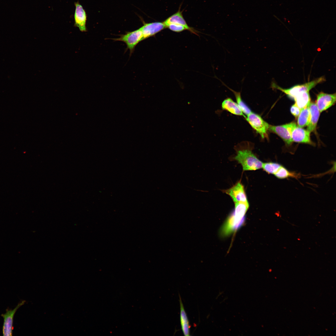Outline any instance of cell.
<instances>
[{"label": "cell", "instance_id": "obj_1", "mask_svg": "<svg viewBox=\"0 0 336 336\" xmlns=\"http://www.w3.org/2000/svg\"><path fill=\"white\" fill-rule=\"evenodd\" d=\"M253 144L248 141L240 142L235 147V160L241 164L244 170H256L262 168L263 163L253 152Z\"/></svg>", "mask_w": 336, "mask_h": 336}, {"label": "cell", "instance_id": "obj_2", "mask_svg": "<svg viewBox=\"0 0 336 336\" xmlns=\"http://www.w3.org/2000/svg\"><path fill=\"white\" fill-rule=\"evenodd\" d=\"M325 77L322 76L310 82L300 85H296L288 89H284L279 86L274 82H272L271 87L281 91L290 97L294 99L300 92L303 91H309L317 84L325 81Z\"/></svg>", "mask_w": 336, "mask_h": 336}, {"label": "cell", "instance_id": "obj_3", "mask_svg": "<svg viewBox=\"0 0 336 336\" xmlns=\"http://www.w3.org/2000/svg\"><path fill=\"white\" fill-rule=\"evenodd\" d=\"M245 119L252 128L262 139H268V131L269 124L259 114L251 112Z\"/></svg>", "mask_w": 336, "mask_h": 336}, {"label": "cell", "instance_id": "obj_4", "mask_svg": "<svg viewBox=\"0 0 336 336\" xmlns=\"http://www.w3.org/2000/svg\"><path fill=\"white\" fill-rule=\"evenodd\" d=\"M245 215L234 211L222 226L220 231L221 236H228L241 226L244 223Z\"/></svg>", "mask_w": 336, "mask_h": 336}, {"label": "cell", "instance_id": "obj_5", "mask_svg": "<svg viewBox=\"0 0 336 336\" xmlns=\"http://www.w3.org/2000/svg\"><path fill=\"white\" fill-rule=\"evenodd\" d=\"M115 41H121L125 43L127 49L130 51V54L134 51L136 46L143 40L142 31L141 28L126 33L117 38L112 39Z\"/></svg>", "mask_w": 336, "mask_h": 336}, {"label": "cell", "instance_id": "obj_6", "mask_svg": "<svg viewBox=\"0 0 336 336\" xmlns=\"http://www.w3.org/2000/svg\"><path fill=\"white\" fill-rule=\"evenodd\" d=\"M289 128L292 139L293 142L314 145L310 138V132L298 126L296 123L292 122L289 123Z\"/></svg>", "mask_w": 336, "mask_h": 336}, {"label": "cell", "instance_id": "obj_7", "mask_svg": "<svg viewBox=\"0 0 336 336\" xmlns=\"http://www.w3.org/2000/svg\"><path fill=\"white\" fill-rule=\"evenodd\" d=\"M25 302V301H22L19 303L13 309H7L5 313L1 315V316L4 319L2 329L3 336L12 335V331L13 329V323L14 315L18 309L23 305Z\"/></svg>", "mask_w": 336, "mask_h": 336}, {"label": "cell", "instance_id": "obj_8", "mask_svg": "<svg viewBox=\"0 0 336 336\" xmlns=\"http://www.w3.org/2000/svg\"><path fill=\"white\" fill-rule=\"evenodd\" d=\"M335 101V93L328 94L320 92L317 95L315 104L321 113L333 105Z\"/></svg>", "mask_w": 336, "mask_h": 336}, {"label": "cell", "instance_id": "obj_9", "mask_svg": "<svg viewBox=\"0 0 336 336\" xmlns=\"http://www.w3.org/2000/svg\"><path fill=\"white\" fill-rule=\"evenodd\" d=\"M224 192L231 197L234 203L248 202L244 186L240 182Z\"/></svg>", "mask_w": 336, "mask_h": 336}, {"label": "cell", "instance_id": "obj_10", "mask_svg": "<svg viewBox=\"0 0 336 336\" xmlns=\"http://www.w3.org/2000/svg\"><path fill=\"white\" fill-rule=\"evenodd\" d=\"M75 12L74 26L78 28L82 32H86L87 29L86 23L87 20V15L85 10L79 3L75 2Z\"/></svg>", "mask_w": 336, "mask_h": 336}, {"label": "cell", "instance_id": "obj_11", "mask_svg": "<svg viewBox=\"0 0 336 336\" xmlns=\"http://www.w3.org/2000/svg\"><path fill=\"white\" fill-rule=\"evenodd\" d=\"M269 131L278 135L287 145H291L293 142L290 133L289 123L277 126L269 125Z\"/></svg>", "mask_w": 336, "mask_h": 336}, {"label": "cell", "instance_id": "obj_12", "mask_svg": "<svg viewBox=\"0 0 336 336\" xmlns=\"http://www.w3.org/2000/svg\"><path fill=\"white\" fill-rule=\"evenodd\" d=\"M166 27L163 22H155L144 24L141 27L143 40L154 35Z\"/></svg>", "mask_w": 336, "mask_h": 336}, {"label": "cell", "instance_id": "obj_13", "mask_svg": "<svg viewBox=\"0 0 336 336\" xmlns=\"http://www.w3.org/2000/svg\"><path fill=\"white\" fill-rule=\"evenodd\" d=\"M309 108L310 112V119L307 126V129L310 132L315 131L320 115V112L315 103L310 102Z\"/></svg>", "mask_w": 336, "mask_h": 336}, {"label": "cell", "instance_id": "obj_14", "mask_svg": "<svg viewBox=\"0 0 336 336\" xmlns=\"http://www.w3.org/2000/svg\"><path fill=\"white\" fill-rule=\"evenodd\" d=\"M163 22L166 27L168 25L172 23L182 25L184 26L186 30L192 33L197 35L196 30L188 26L183 17L182 12L180 11L169 17Z\"/></svg>", "mask_w": 336, "mask_h": 336}, {"label": "cell", "instance_id": "obj_15", "mask_svg": "<svg viewBox=\"0 0 336 336\" xmlns=\"http://www.w3.org/2000/svg\"><path fill=\"white\" fill-rule=\"evenodd\" d=\"M222 109L231 114L238 116H242L245 118L246 116L242 112L237 103L230 98L225 99L222 104Z\"/></svg>", "mask_w": 336, "mask_h": 336}, {"label": "cell", "instance_id": "obj_16", "mask_svg": "<svg viewBox=\"0 0 336 336\" xmlns=\"http://www.w3.org/2000/svg\"><path fill=\"white\" fill-rule=\"evenodd\" d=\"M179 297L180 307V318L181 329L184 336H190V325L180 295Z\"/></svg>", "mask_w": 336, "mask_h": 336}, {"label": "cell", "instance_id": "obj_17", "mask_svg": "<svg viewBox=\"0 0 336 336\" xmlns=\"http://www.w3.org/2000/svg\"><path fill=\"white\" fill-rule=\"evenodd\" d=\"M293 99L295 104L301 110L308 106L311 102L309 91H303L300 92Z\"/></svg>", "mask_w": 336, "mask_h": 336}, {"label": "cell", "instance_id": "obj_18", "mask_svg": "<svg viewBox=\"0 0 336 336\" xmlns=\"http://www.w3.org/2000/svg\"><path fill=\"white\" fill-rule=\"evenodd\" d=\"M215 78L219 80L223 85L225 86L234 93L236 101V103L239 105L243 114L247 115L252 112L251 109L243 100L242 99L241 93L240 92L236 91L230 88L226 85L221 80L215 76Z\"/></svg>", "mask_w": 336, "mask_h": 336}, {"label": "cell", "instance_id": "obj_19", "mask_svg": "<svg viewBox=\"0 0 336 336\" xmlns=\"http://www.w3.org/2000/svg\"><path fill=\"white\" fill-rule=\"evenodd\" d=\"M310 112L309 105L301 110L297 119V126L303 128L307 126L309 123Z\"/></svg>", "mask_w": 336, "mask_h": 336}, {"label": "cell", "instance_id": "obj_20", "mask_svg": "<svg viewBox=\"0 0 336 336\" xmlns=\"http://www.w3.org/2000/svg\"><path fill=\"white\" fill-rule=\"evenodd\" d=\"M275 176L279 179H283L289 177L297 178L298 177L296 173L290 172L286 168L282 166L274 174Z\"/></svg>", "mask_w": 336, "mask_h": 336}, {"label": "cell", "instance_id": "obj_21", "mask_svg": "<svg viewBox=\"0 0 336 336\" xmlns=\"http://www.w3.org/2000/svg\"><path fill=\"white\" fill-rule=\"evenodd\" d=\"M282 165L274 162H267L263 163L262 168L269 174H274Z\"/></svg>", "mask_w": 336, "mask_h": 336}, {"label": "cell", "instance_id": "obj_22", "mask_svg": "<svg viewBox=\"0 0 336 336\" xmlns=\"http://www.w3.org/2000/svg\"><path fill=\"white\" fill-rule=\"evenodd\" d=\"M170 30L176 32H180L186 30L185 27L181 25L177 24H170L166 26Z\"/></svg>", "mask_w": 336, "mask_h": 336}, {"label": "cell", "instance_id": "obj_23", "mask_svg": "<svg viewBox=\"0 0 336 336\" xmlns=\"http://www.w3.org/2000/svg\"><path fill=\"white\" fill-rule=\"evenodd\" d=\"M301 110L295 104L292 105L290 108L291 114L296 118L298 117Z\"/></svg>", "mask_w": 336, "mask_h": 336}]
</instances>
